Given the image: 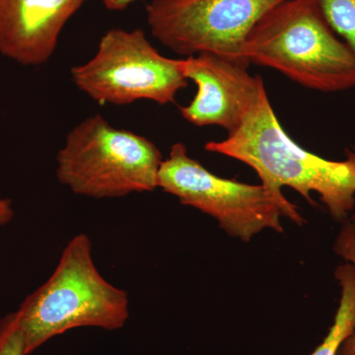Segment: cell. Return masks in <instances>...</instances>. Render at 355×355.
<instances>
[{"mask_svg": "<svg viewBox=\"0 0 355 355\" xmlns=\"http://www.w3.org/2000/svg\"><path fill=\"white\" fill-rule=\"evenodd\" d=\"M86 0H0V53L22 65L46 64L64 26Z\"/></svg>", "mask_w": 355, "mask_h": 355, "instance_id": "9c48e42d", "label": "cell"}, {"mask_svg": "<svg viewBox=\"0 0 355 355\" xmlns=\"http://www.w3.org/2000/svg\"><path fill=\"white\" fill-rule=\"evenodd\" d=\"M205 150L241 161L254 169L261 184L282 193L289 187L313 205L317 193L329 214L343 220L355 209V146L343 161L328 160L299 146L275 116L266 91L238 130Z\"/></svg>", "mask_w": 355, "mask_h": 355, "instance_id": "6da1fadb", "label": "cell"}, {"mask_svg": "<svg viewBox=\"0 0 355 355\" xmlns=\"http://www.w3.org/2000/svg\"><path fill=\"white\" fill-rule=\"evenodd\" d=\"M334 249L338 256L355 265V214L345 222L336 238ZM338 355H355V329L343 342Z\"/></svg>", "mask_w": 355, "mask_h": 355, "instance_id": "4fadbf2b", "label": "cell"}, {"mask_svg": "<svg viewBox=\"0 0 355 355\" xmlns=\"http://www.w3.org/2000/svg\"><path fill=\"white\" fill-rule=\"evenodd\" d=\"M18 312L30 355L73 329L123 328L130 318V299L99 272L90 238L79 233L64 247L49 279L25 298Z\"/></svg>", "mask_w": 355, "mask_h": 355, "instance_id": "3957f363", "label": "cell"}, {"mask_svg": "<svg viewBox=\"0 0 355 355\" xmlns=\"http://www.w3.org/2000/svg\"><path fill=\"white\" fill-rule=\"evenodd\" d=\"M0 355H27L18 310L0 319Z\"/></svg>", "mask_w": 355, "mask_h": 355, "instance_id": "7c38bea8", "label": "cell"}, {"mask_svg": "<svg viewBox=\"0 0 355 355\" xmlns=\"http://www.w3.org/2000/svg\"><path fill=\"white\" fill-rule=\"evenodd\" d=\"M284 0H151L147 24L170 50L211 53L249 67L243 49L254 25Z\"/></svg>", "mask_w": 355, "mask_h": 355, "instance_id": "52a82bcc", "label": "cell"}, {"mask_svg": "<svg viewBox=\"0 0 355 355\" xmlns=\"http://www.w3.org/2000/svg\"><path fill=\"white\" fill-rule=\"evenodd\" d=\"M335 277L340 286V299L334 324L323 342L310 355H338L343 342L355 329V265L338 266Z\"/></svg>", "mask_w": 355, "mask_h": 355, "instance_id": "30bf717a", "label": "cell"}, {"mask_svg": "<svg viewBox=\"0 0 355 355\" xmlns=\"http://www.w3.org/2000/svg\"><path fill=\"white\" fill-rule=\"evenodd\" d=\"M243 55L304 87L338 92L355 87V55L327 22L317 0H284L258 21Z\"/></svg>", "mask_w": 355, "mask_h": 355, "instance_id": "7a4b0ae2", "label": "cell"}, {"mask_svg": "<svg viewBox=\"0 0 355 355\" xmlns=\"http://www.w3.org/2000/svg\"><path fill=\"white\" fill-rule=\"evenodd\" d=\"M15 216L13 202L10 198H0V226L6 225Z\"/></svg>", "mask_w": 355, "mask_h": 355, "instance_id": "5bb4252c", "label": "cell"}, {"mask_svg": "<svg viewBox=\"0 0 355 355\" xmlns=\"http://www.w3.org/2000/svg\"><path fill=\"white\" fill-rule=\"evenodd\" d=\"M102 1L105 7L109 10L120 11L127 8L137 0H102Z\"/></svg>", "mask_w": 355, "mask_h": 355, "instance_id": "9a60e30c", "label": "cell"}, {"mask_svg": "<svg viewBox=\"0 0 355 355\" xmlns=\"http://www.w3.org/2000/svg\"><path fill=\"white\" fill-rule=\"evenodd\" d=\"M327 22L355 55V0H317Z\"/></svg>", "mask_w": 355, "mask_h": 355, "instance_id": "8fae6325", "label": "cell"}, {"mask_svg": "<svg viewBox=\"0 0 355 355\" xmlns=\"http://www.w3.org/2000/svg\"><path fill=\"white\" fill-rule=\"evenodd\" d=\"M158 188L184 205L214 217L231 237L249 242L266 229L284 232L280 219L286 217L299 226L306 220L284 193L261 184L224 179L191 157L184 144L171 147L158 174Z\"/></svg>", "mask_w": 355, "mask_h": 355, "instance_id": "5b68a950", "label": "cell"}, {"mask_svg": "<svg viewBox=\"0 0 355 355\" xmlns=\"http://www.w3.org/2000/svg\"><path fill=\"white\" fill-rule=\"evenodd\" d=\"M70 73L76 87L99 104L128 105L139 100L171 104L188 85L182 60L161 55L140 29L109 30L94 57L72 67Z\"/></svg>", "mask_w": 355, "mask_h": 355, "instance_id": "8992f818", "label": "cell"}, {"mask_svg": "<svg viewBox=\"0 0 355 355\" xmlns=\"http://www.w3.org/2000/svg\"><path fill=\"white\" fill-rule=\"evenodd\" d=\"M182 60V71L198 92L180 109L184 120L198 127L217 125L231 135L239 128L266 91L263 79L252 76L247 65L200 53Z\"/></svg>", "mask_w": 355, "mask_h": 355, "instance_id": "ba28073f", "label": "cell"}, {"mask_svg": "<svg viewBox=\"0 0 355 355\" xmlns=\"http://www.w3.org/2000/svg\"><path fill=\"white\" fill-rule=\"evenodd\" d=\"M163 156L151 140L93 114L72 128L57 156L58 182L91 198L125 197L158 189Z\"/></svg>", "mask_w": 355, "mask_h": 355, "instance_id": "277c9868", "label": "cell"}]
</instances>
